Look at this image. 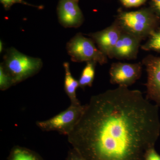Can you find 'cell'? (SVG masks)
<instances>
[{"instance_id":"cell-1","label":"cell","mask_w":160,"mask_h":160,"mask_svg":"<svg viewBox=\"0 0 160 160\" xmlns=\"http://www.w3.org/2000/svg\"><path fill=\"white\" fill-rule=\"evenodd\" d=\"M68 141L87 160H145L160 133L158 106L118 86L92 97Z\"/></svg>"},{"instance_id":"cell-2","label":"cell","mask_w":160,"mask_h":160,"mask_svg":"<svg viewBox=\"0 0 160 160\" xmlns=\"http://www.w3.org/2000/svg\"><path fill=\"white\" fill-rule=\"evenodd\" d=\"M115 22L122 31L142 40L159 27L160 19L149 7L134 11L119 10Z\"/></svg>"},{"instance_id":"cell-3","label":"cell","mask_w":160,"mask_h":160,"mask_svg":"<svg viewBox=\"0 0 160 160\" xmlns=\"http://www.w3.org/2000/svg\"><path fill=\"white\" fill-rule=\"evenodd\" d=\"M2 64L13 79L15 85L37 74L43 66L41 59L28 56L14 47L6 50Z\"/></svg>"},{"instance_id":"cell-4","label":"cell","mask_w":160,"mask_h":160,"mask_svg":"<svg viewBox=\"0 0 160 160\" xmlns=\"http://www.w3.org/2000/svg\"><path fill=\"white\" fill-rule=\"evenodd\" d=\"M93 40L78 33L66 44L67 52L72 61L75 62H96L103 65L108 62V58L96 46Z\"/></svg>"},{"instance_id":"cell-5","label":"cell","mask_w":160,"mask_h":160,"mask_svg":"<svg viewBox=\"0 0 160 160\" xmlns=\"http://www.w3.org/2000/svg\"><path fill=\"white\" fill-rule=\"evenodd\" d=\"M85 105L70 106L51 118L38 121L36 125L42 131H57L68 136L74 129L85 110Z\"/></svg>"},{"instance_id":"cell-6","label":"cell","mask_w":160,"mask_h":160,"mask_svg":"<svg viewBox=\"0 0 160 160\" xmlns=\"http://www.w3.org/2000/svg\"><path fill=\"white\" fill-rule=\"evenodd\" d=\"M142 65L140 62L112 63L109 71L110 82L118 86L129 87L141 77Z\"/></svg>"},{"instance_id":"cell-7","label":"cell","mask_w":160,"mask_h":160,"mask_svg":"<svg viewBox=\"0 0 160 160\" xmlns=\"http://www.w3.org/2000/svg\"><path fill=\"white\" fill-rule=\"evenodd\" d=\"M142 64L147 73L146 99L160 107V57L149 55L143 59Z\"/></svg>"},{"instance_id":"cell-8","label":"cell","mask_w":160,"mask_h":160,"mask_svg":"<svg viewBox=\"0 0 160 160\" xmlns=\"http://www.w3.org/2000/svg\"><path fill=\"white\" fill-rule=\"evenodd\" d=\"M122 32V30L115 21L111 26L101 31L90 33L89 36L103 53L109 58H112L115 47Z\"/></svg>"},{"instance_id":"cell-9","label":"cell","mask_w":160,"mask_h":160,"mask_svg":"<svg viewBox=\"0 0 160 160\" xmlns=\"http://www.w3.org/2000/svg\"><path fill=\"white\" fill-rule=\"evenodd\" d=\"M57 10L59 22L65 28H78L84 22V16L77 0H59Z\"/></svg>"},{"instance_id":"cell-10","label":"cell","mask_w":160,"mask_h":160,"mask_svg":"<svg viewBox=\"0 0 160 160\" xmlns=\"http://www.w3.org/2000/svg\"><path fill=\"white\" fill-rule=\"evenodd\" d=\"M142 40L122 31L113 52V58L120 60L135 59L137 58Z\"/></svg>"},{"instance_id":"cell-11","label":"cell","mask_w":160,"mask_h":160,"mask_svg":"<svg viewBox=\"0 0 160 160\" xmlns=\"http://www.w3.org/2000/svg\"><path fill=\"white\" fill-rule=\"evenodd\" d=\"M65 69V75L64 79V89L66 94L70 100L71 104L74 105H81L77 97L76 90L79 87L78 81L72 77L70 69V65L68 62L63 63Z\"/></svg>"},{"instance_id":"cell-12","label":"cell","mask_w":160,"mask_h":160,"mask_svg":"<svg viewBox=\"0 0 160 160\" xmlns=\"http://www.w3.org/2000/svg\"><path fill=\"white\" fill-rule=\"evenodd\" d=\"M7 160H44L38 153L33 150L16 146L12 148Z\"/></svg>"},{"instance_id":"cell-13","label":"cell","mask_w":160,"mask_h":160,"mask_svg":"<svg viewBox=\"0 0 160 160\" xmlns=\"http://www.w3.org/2000/svg\"><path fill=\"white\" fill-rule=\"evenodd\" d=\"M97 63L96 62H86L82 74L78 80L79 87L84 89L87 86L91 87L94 81L95 74V67Z\"/></svg>"},{"instance_id":"cell-14","label":"cell","mask_w":160,"mask_h":160,"mask_svg":"<svg viewBox=\"0 0 160 160\" xmlns=\"http://www.w3.org/2000/svg\"><path fill=\"white\" fill-rule=\"evenodd\" d=\"M148 41L141 48L145 51H153L160 53V27L149 36Z\"/></svg>"},{"instance_id":"cell-15","label":"cell","mask_w":160,"mask_h":160,"mask_svg":"<svg viewBox=\"0 0 160 160\" xmlns=\"http://www.w3.org/2000/svg\"><path fill=\"white\" fill-rule=\"evenodd\" d=\"M13 79L3 66L0 65V89L2 91L7 90L12 86H14Z\"/></svg>"},{"instance_id":"cell-16","label":"cell","mask_w":160,"mask_h":160,"mask_svg":"<svg viewBox=\"0 0 160 160\" xmlns=\"http://www.w3.org/2000/svg\"><path fill=\"white\" fill-rule=\"evenodd\" d=\"M0 2L6 10H9L12 6L15 4H22L26 6L27 5V6H33L39 9L42 8V6H37L32 5L29 3H27L24 0H0Z\"/></svg>"},{"instance_id":"cell-17","label":"cell","mask_w":160,"mask_h":160,"mask_svg":"<svg viewBox=\"0 0 160 160\" xmlns=\"http://www.w3.org/2000/svg\"><path fill=\"white\" fill-rule=\"evenodd\" d=\"M126 8L138 7L144 5L148 0H120Z\"/></svg>"},{"instance_id":"cell-18","label":"cell","mask_w":160,"mask_h":160,"mask_svg":"<svg viewBox=\"0 0 160 160\" xmlns=\"http://www.w3.org/2000/svg\"><path fill=\"white\" fill-rule=\"evenodd\" d=\"M65 160H87L74 148L69 149Z\"/></svg>"},{"instance_id":"cell-19","label":"cell","mask_w":160,"mask_h":160,"mask_svg":"<svg viewBox=\"0 0 160 160\" xmlns=\"http://www.w3.org/2000/svg\"><path fill=\"white\" fill-rule=\"evenodd\" d=\"M149 7L160 19V0H150Z\"/></svg>"},{"instance_id":"cell-20","label":"cell","mask_w":160,"mask_h":160,"mask_svg":"<svg viewBox=\"0 0 160 160\" xmlns=\"http://www.w3.org/2000/svg\"><path fill=\"white\" fill-rule=\"evenodd\" d=\"M145 160H160V155L156 151L154 147L147 152Z\"/></svg>"},{"instance_id":"cell-21","label":"cell","mask_w":160,"mask_h":160,"mask_svg":"<svg viewBox=\"0 0 160 160\" xmlns=\"http://www.w3.org/2000/svg\"><path fill=\"white\" fill-rule=\"evenodd\" d=\"M3 50H4V46H3V43L2 42V40L0 41V52L2 53L3 52Z\"/></svg>"},{"instance_id":"cell-22","label":"cell","mask_w":160,"mask_h":160,"mask_svg":"<svg viewBox=\"0 0 160 160\" xmlns=\"http://www.w3.org/2000/svg\"><path fill=\"white\" fill-rule=\"evenodd\" d=\"M77 1H78L79 2V0H77Z\"/></svg>"}]
</instances>
